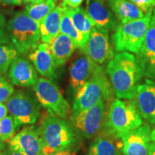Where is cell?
Instances as JSON below:
<instances>
[{"label": "cell", "mask_w": 155, "mask_h": 155, "mask_svg": "<svg viewBox=\"0 0 155 155\" xmlns=\"http://www.w3.org/2000/svg\"><path fill=\"white\" fill-rule=\"evenodd\" d=\"M8 113V109H7L6 104H0V120L6 117Z\"/></svg>", "instance_id": "cell-32"}, {"label": "cell", "mask_w": 155, "mask_h": 155, "mask_svg": "<svg viewBox=\"0 0 155 155\" xmlns=\"http://www.w3.org/2000/svg\"><path fill=\"white\" fill-rule=\"evenodd\" d=\"M89 1H90V0H87V2H88Z\"/></svg>", "instance_id": "cell-43"}, {"label": "cell", "mask_w": 155, "mask_h": 155, "mask_svg": "<svg viewBox=\"0 0 155 155\" xmlns=\"http://www.w3.org/2000/svg\"><path fill=\"white\" fill-rule=\"evenodd\" d=\"M106 116V103L101 101L88 109L71 114V120L78 132L87 139H91L103 129Z\"/></svg>", "instance_id": "cell-9"}, {"label": "cell", "mask_w": 155, "mask_h": 155, "mask_svg": "<svg viewBox=\"0 0 155 155\" xmlns=\"http://www.w3.org/2000/svg\"><path fill=\"white\" fill-rule=\"evenodd\" d=\"M29 58L42 77L53 81L57 77V65L54 61L50 44L42 42L29 54Z\"/></svg>", "instance_id": "cell-16"}, {"label": "cell", "mask_w": 155, "mask_h": 155, "mask_svg": "<svg viewBox=\"0 0 155 155\" xmlns=\"http://www.w3.org/2000/svg\"><path fill=\"white\" fill-rule=\"evenodd\" d=\"M56 65L61 66L66 63L76 48L77 44L65 34L60 33L50 43Z\"/></svg>", "instance_id": "cell-20"}, {"label": "cell", "mask_w": 155, "mask_h": 155, "mask_svg": "<svg viewBox=\"0 0 155 155\" xmlns=\"http://www.w3.org/2000/svg\"><path fill=\"white\" fill-rule=\"evenodd\" d=\"M14 119L11 116H7L0 120V141H9L15 134Z\"/></svg>", "instance_id": "cell-27"}, {"label": "cell", "mask_w": 155, "mask_h": 155, "mask_svg": "<svg viewBox=\"0 0 155 155\" xmlns=\"http://www.w3.org/2000/svg\"><path fill=\"white\" fill-rule=\"evenodd\" d=\"M23 3L25 4H37L45 2L46 0H22Z\"/></svg>", "instance_id": "cell-35"}, {"label": "cell", "mask_w": 155, "mask_h": 155, "mask_svg": "<svg viewBox=\"0 0 155 155\" xmlns=\"http://www.w3.org/2000/svg\"><path fill=\"white\" fill-rule=\"evenodd\" d=\"M151 141L155 146V128L152 131H151Z\"/></svg>", "instance_id": "cell-38"}, {"label": "cell", "mask_w": 155, "mask_h": 155, "mask_svg": "<svg viewBox=\"0 0 155 155\" xmlns=\"http://www.w3.org/2000/svg\"><path fill=\"white\" fill-rule=\"evenodd\" d=\"M2 155H22V154H19V153H18V152H15V151L9 149L7 152H5V153H2Z\"/></svg>", "instance_id": "cell-36"}, {"label": "cell", "mask_w": 155, "mask_h": 155, "mask_svg": "<svg viewBox=\"0 0 155 155\" xmlns=\"http://www.w3.org/2000/svg\"><path fill=\"white\" fill-rule=\"evenodd\" d=\"M11 44L7 27L6 26V20L2 14L0 13V45Z\"/></svg>", "instance_id": "cell-29"}, {"label": "cell", "mask_w": 155, "mask_h": 155, "mask_svg": "<svg viewBox=\"0 0 155 155\" xmlns=\"http://www.w3.org/2000/svg\"><path fill=\"white\" fill-rule=\"evenodd\" d=\"M113 92L109 79L100 65L91 78L75 93L71 114L88 109L101 101H109L113 97Z\"/></svg>", "instance_id": "cell-5"}, {"label": "cell", "mask_w": 155, "mask_h": 155, "mask_svg": "<svg viewBox=\"0 0 155 155\" xmlns=\"http://www.w3.org/2000/svg\"><path fill=\"white\" fill-rule=\"evenodd\" d=\"M138 7L145 15L155 7V0H128Z\"/></svg>", "instance_id": "cell-30"}, {"label": "cell", "mask_w": 155, "mask_h": 155, "mask_svg": "<svg viewBox=\"0 0 155 155\" xmlns=\"http://www.w3.org/2000/svg\"><path fill=\"white\" fill-rule=\"evenodd\" d=\"M119 139L116 146L124 155H148L152 142L150 127L141 125Z\"/></svg>", "instance_id": "cell-12"}, {"label": "cell", "mask_w": 155, "mask_h": 155, "mask_svg": "<svg viewBox=\"0 0 155 155\" xmlns=\"http://www.w3.org/2000/svg\"><path fill=\"white\" fill-rule=\"evenodd\" d=\"M48 155H73V154L70 150H66L59 151V152L52 153V154H50Z\"/></svg>", "instance_id": "cell-34"}, {"label": "cell", "mask_w": 155, "mask_h": 155, "mask_svg": "<svg viewBox=\"0 0 155 155\" xmlns=\"http://www.w3.org/2000/svg\"><path fill=\"white\" fill-rule=\"evenodd\" d=\"M0 5H5L4 2H2V0H0Z\"/></svg>", "instance_id": "cell-40"}, {"label": "cell", "mask_w": 155, "mask_h": 155, "mask_svg": "<svg viewBox=\"0 0 155 155\" xmlns=\"http://www.w3.org/2000/svg\"><path fill=\"white\" fill-rule=\"evenodd\" d=\"M12 45L20 55H28L40 45V27L25 11L15 13L7 24Z\"/></svg>", "instance_id": "cell-4"}, {"label": "cell", "mask_w": 155, "mask_h": 155, "mask_svg": "<svg viewBox=\"0 0 155 155\" xmlns=\"http://www.w3.org/2000/svg\"><path fill=\"white\" fill-rule=\"evenodd\" d=\"M68 14L73 25L76 30L82 35L85 42H87L92 29L95 26L94 23L89 18L86 12L83 7L68 9Z\"/></svg>", "instance_id": "cell-23"}, {"label": "cell", "mask_w": 155, "mask_h": 155, "mask_svg": "<svg viewBox=\"0 0 155 155\" xmlns=\"http://www.w3.org/2000/svg\"><path fill=\"white\" fill-rule=\"evenodd\" d=\"M81 52L98 65H102L114 58L113 48L108 38V31L94 26Z\"/></svg>", "instance_id": "cell-10"}, {"label": "cell", "mask_w": 155, "mask_h": 155, "mask_svg": "<svg viewBox=\"0 0 155 155\" xmlns=\"http://www.w3.org/2000/svg\"><path fill=\"white\" fill-rule=\"evenodd\" d=\"M136 101L139 113L142 119L155 125V82L146 79L139 84L136 91Z\"/></svg>", "instance_id": "cell-14"}, {"label": "cell", "mask_w": 155, "mask_h": 155, "mask_svg": "<svg viewBox=\"0 0 155 155\" xmlns=\"http://www.w3.org/2000/svg\"><path fill=\"white\" fill-rule=\"evenodd\" d=\"M40 129L45 155L69 150L77 141L76 129L65 119L46 111L40 119Z\"/></svg>", "instance_id": "cell-2"}, {"label": "cell", "mask_w": 155, "mask_h": 155, "mask_svg": "<svg viewBox=\"0 0 155 155\" xmlns=\"http://www.w3.org/2000/svg\"><path fill=\"white\" fill-rule=\"evenodd\" d=\"M106 71L118 98L134 99L138 83L143 75L133 54L121 52L114 55L108 61Z\"/></svg>", "instance_id": "cell-1"}, {"label": "cell", "mask_w": 155, "mask_h": 155, "mask_svg": "<svg viewBox=\"0 0 155 155\" xmlns=\"http://www.w3.org/2000/svg\"><path fill=\"white\" fill-rule=\"evenodd\" d=\"M111 136L104 133L95 138L88 148V155H122Z\"/></svg>", "instance_id": "cell-22"}, {"label": "cell", "mask_w": 155, "mask_h": 155, "mask_svg": "<svg viewBox=\"0 0 155 155\" xmlns=\"http://www.w3.org/2000/svg\"><path fill=\"white\" fill-rule=\"evenodd\" d=\"M8 144L9 149L22 155H45L40 129L34 126L23 129L8 141Z\"/></svg>", "instance_id": "cell-11"}, {"label": "cell", "mask_w": 155, "mask_h": 155, "mask_svg": "<svg viewBox=\"0 0 155 155\" xmlns=\"http://www.w3.org/2000/svg\"><path fill=\"white\" fill-rule=\"evenodd\" d=\"M68 7L63 5V9L61 16V26H60V33L65 34L69 36L77 44L78 48L81 49L85 45L86 42L83 40L82 35L76 30V28L73 25L68 14Z\"/></svg>", "instance_id": "cell-24"}, {"label": "cell", "mask_w": 155, "mask_h": 155, "mask_svg": "<svg viewBox=\"0 0 155 155\" xmlns=\"http://www.w3.org/2000/svg\"><path fill=\"white\" fill-rule=\"evenodd\" d=\"M63 9L62 4L55 7L39 25L42 42L50 44L60 34Z\"/></svg>", "instance_id": "cell-19"}, {"label": "cell", "mask_w": 155, "mask_h": 155, "mask_svg": "<svg viewBox=\"0 0 155 155\" xmlns=\"http://www.w3.org/2000/svg\"><path fill=\"white\" fill-rule=\"evenodd\" d=\"M141 125L142 118L139 113L136 101H124L116 99L111 103L106 113L104 132L114 138L119 139Z\"/></svg>", "instance_id": "cell-3"}, {"label": "cell", "mask_w": 155, "mask_h": 155, "mask_svg": "<svg viewBox=\"0 0 155 155\" xmlns=\"http://www.w3.org/2000/svg\"><path fill=\"white\" fill-rule=\"evenodd\" d=\"M100 65L85 55L79 56L70 67V83L76 93L94 75Z\"/></svg>", "instance_id": "cell-17"}, {"label": "cell", "mask_w": 155, "mask_h": 155, "mask_svg": "<svg viewBox=\"0 0 155 155\" xmlns=\"http://www.w3.org/2000/svg\"><path fill=\"white\" fill-rule=\"evenodd\" d=\"M83 0H63L62 5L70 8H77L82 4Z\"/></svg>", "instance_id": "cell-31"}, {"label": "cell", "mask_w": 155, "mask_h": 155, "mask_svg": "<svg viewBox=\"0 0 155 155\" xmlns=\"http://www.w3.org/2000/svg\"><path fill=\"white\" fill-rule=\"evenodd\" d=\"M86 12L95 26L108 31L114 30L117 28V19L105 2L90 0L87 2Z\"/></svg>", "instance_id": "cell-18"}, {"label": "cell", "mask_w": 155, "mask_h": 155, "mask_svg": "<svg viewBox=\"0 0 155 155\" xmlns=\"http://www.w3.org/2000/svg\"><path fill=\"white\" fill-rule=\"evenodd\" d=\"M5 5H20L23 3L22 0H2Z\"/></svg>", "instance_id": "cell-33"}, {"label": "cell", "mask_w": 155, "mask_h": 155, "mask_svg": "<svg viewBox=\"0 0 155 155\" xmlns=\"http://www.w3.org/2000/svg\"><path fill=\"white\" fill-rule=\"evenodd\" d=\"M108 6L121 23L141 18L145 14L128 0H108Z\"/></svg>", "instance_id": "cell-21"}, {"label": "cell", "mask_w": 155, "mask_h": 155, "mask_svg": "<svg viewBox=\"0 0 155 155\" xmlns=\"http://www.w3.org/2000/svg\"><path fill=\"white\" fill-rule=\"evenodd\" d=\"M14 92V87L5 78L0 81V104L7 102Z\"/></svg>", "instance_id": "cell-28"}, {"label": "cell", "mask_w": 155, "mask_h": 155, "mask_svg": "<svg viewBox=\"0 0 155 155\" xmlns=\"http://www.w3.org/2000/svg\"><path fill=\"white\" fill-rule=\"evenodd\" d=\"M55 7V0H46L40 3L28 4L25 6V12L31 19L40 25Z\"/></svg>", "instance_id": "cell-25"}, {"label": "cell", "mask_w": 155, "mask_h": 155, "mask_svg": "<svg viewBox=\"0 0 155 155\" xmlns=\"http://www.w3.org/2000/svg\"><path fill=\"white\" fill-rule=\"evenodd\" d=\"M96 1L101 2H106V1H108V0H96Z\"/></svg>", "instance_id": "cell-39"}, {"label": "cell", "mask_w": 155, "mask_h": 155, "mask_svg": "<svg viewBox=\"0 0 155 155\" xmlns=\"http://www.w3.org/2000/svg\"><path fill=\"white\" fill-rule=\"evenodd\" d=\"M12 84L19 87H34L38 80L35 68L28 60L17 57L12 63L8 71Z\"/></svg>", "instance_id": "cell-15"}, {"label": "cell", "mask_w": 155, "mask_h": 155, "mask_svg": "<svg viewBox=\"0 0 155 155\" xmlns=\"http://www.w3.org/2000/svg\"><path fill=\"white\" fill-rule=\"evenodd\" d=\"M152 12H147L141 18L118 25L112 36L116 51L138 53L148 30Z\"/></svg>", "instance_id": "cell-6"}, {"label": "cell", "mask_w": 155, "mask_h": 155, "mask_svg": "<svg viewBox=\"0 0 155 155\" xmlns=\"http://www.w3.org/2000/svg\"><path fill=\"white\" fill-rule=\"evenodd\" d=\"M136 58L143 77L155 80V7L144 42Z\"/></svg>", "instance_id": "cell-13"}, {"label": "cell", "mask_w": 155, "mask_h": 155, "mask_svg": "<svg viewBox=\"0 0 155 155\" xmlns=\"http://www.w3.org/2000/svg\"><path fill=\"white\" fill-rule=\"evenodd\" d=\"M18 52L9 45H0V75L7 72L13 61L18 57Z\"/></svg>", "instance_id": "cell-26"}, {"label": "cell", "mask_w": 155, "mask_h": 155, "mask_svg": "<svg viewBox=\"0 0 155 155\" xmlns=\"http://www.w3.org/2000/svg\"><path fill=\"white\" fill-rule=\"evenodd\" d=\"M33 90L40 106L48 112L61 119H66L71 107L53 81L43 77L39 78Z\"/></svg>", "instance_id": "cell-8"}, {"label": "cell", "mask_w": 155, "mask_h": 155, "mask_svg": "<svg viewBox=\"0 0 155 155\" xmlns=\"http://www.w3.org/2000/svg\"><path fill=\"white\" fill-rule=\"evenodd\" d=\"M8 112L14 119L16 128L34 124L40 116V104L30 91L17 90L6 102Z\"/></svg>", "instance_id": "cell-7"}, {"label": "cell", "mask_w": 155, "mask_h": 155, "mask_svg": "<svg viewBox=\"0 0 155 155\" xmlns=\"http://www.w3.org/2000/svg\"><path fill=\"white\" fill-rule=\"evenodd\" d=\"M148 155H155V146L152 142H151L150 150H149Z\"/></svg>", "instance_id": "cell-37"}, {"label": "cell", "mask_w": 155, "mask_h": 155, "mask_svg": "<svg viewBox=\"0 0 155 155\" xmlns=\"http://www.w3.org/2000/svg\"><path fill=\"white\" fill-rule=\"evenodd\" d=\"M3 78H4L3 76H2V75H0V81H2V80Z\"/></svg>", "instance_id": "cell-41"}, {"label": "cell", "mask_w": 155, "mask_h": 155, "mask_svg": "<svg viewBox=\"0 0 155 155\" xmlns=\"http://www.w3.org/2000/svg\"><path fill=\"white\" fill-rule=\"evenodd\" d=\"M0 155H2V153H1V152H0Z\"/></svg>", "instance_id": "cell-42"}]
</instances>
